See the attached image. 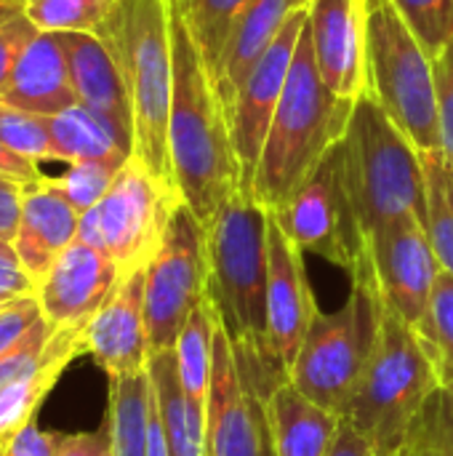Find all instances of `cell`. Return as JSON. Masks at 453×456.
<instances>
[{"label": "cell", "mask_w": 453, "mask_h": 456, "mask_svg": "<svg viewBox=\"0 0 453 456\" xmlns=\"http://www.w3.org/2000/svg\"><path fill=\"white\" fill-rule=\"evenodd\" d=\"M147 374L171 456H206V409L184 393L174 350L152 353Z\"/></svg>", "instance_id": "obj_24"}, {"label": "cell", "mask_w": 453, "mask_h": 456, "mask_svg": "<svg viewBox=\"0 0 453 456\" xmlns=\"http://www.w3.org/2000/svg\"><path fill=\"white\" fill-rule=\"evenodd\" d=\"M430 355L435 358L443 382L453 379V275L441 270L427 313L417 326Z\"/></svg>", "instance_id": "obj_33"}, {"label": "cell", "mask_w": 453, "mask_h": 456, "mask_svg": "<svg viewBox=\"0 0 453 456\" xmlns=\"http://www.w3.org/2000/svg\"><path fill=\"white\" fill-rule=\"evenodd\" d=\"M43 174H40V166L21 158L19 152H13L3 139H0V179H11L16 184H32L37 182Z\"/></svg>", "instance_id": "obj_45"}, {"label": "cell", "mask_w": 453, "mask_h": 456, "mask_svg": "<svg viewBox=\"0 0 453 456\" xmlns=\"http://www.w3.org/2000/svg\"><path fill=\"white\" fill-rule=\"evenodd\" d=\"M339 152L344 187L363 235L406 216L427 227L422 152L371 94L355 99Z\"/></svg>", "instance_id": "obj_6"}, {"label": "cell", "mask_w": 453, "mask_h": 456, "mask_svg": "<svg viewBox=\"0 0 453 456\" xmlns=\"http://www.w3.org/2000/svg\"><path fill=\"white\" fill-rule=\"evenodd\" d=\"M144 273L147 267L123 273L83 331L85 353L104 369L107 379L147 371L150 342L144 318Z\"/></svg>", "instance_id": "obj_16"}, {"label": "cell", "mask_w": 453, "mask_h": 456, "mask_svg": "<svg viewBox=\"0 0 453 456\" xmlns=\"http://www.w3.org/2000/svg\"><path fill=\"white\" fill-rule=\"evenodd\" d=\"M441 382V369L422 334L379 302L376 339L342 419L366 438L376 456H398Z\"/></svg>", "instance_id": "obj_5"}, {"label": "cell", "mask_w": 453, "mask_h": 456, "mask_svg": "<svg viewBox=\"0 0 453 456\" xmlns=\"http://www.w3.org/2000/svg\"><path fill=\"white\" fill-rule=\"evenodd\" d=\"M117 0H24V16L40 32H93Z\"/></svg>", "instance_id": "obj_32"}, {"label": "cell", "mask_w": 453, "mask_h": 456, "mask_svg": "<svg viewBox=\"0 0 453 456\" xmlns=\"http://www.w3.org/2000/svg\"><path fill=\"white\" fill-rule=\"evenodd\" d=\"M267 456H272V449H270V454H267Z\"/></svg>", "instance_id": "obj_51"}, {"label": "cell", "mask_w": 453, "mask_h": 456, "mask_svg": "<svg viewBox=\"0 0 453 456\" xmlns=\"http://www.w3.org/2000/svg\"><path fill=\"white\" fill-rule=\"evenodd\" d=\"M433 77H435V102H438V120H441V152L453 166V37L433 59Z\"/></svg>", "instance_id": "obj_38"}, {"label": "cell", "mask_w": 453, "mask_h": 456, "mask_svg": "<svg viewBox=\"0 0 453 456\" xmlns=\"http://www.w3.org/2000/svg\"><path fill=\"white\" fill-rule=\"evenodd\" d=\"M123 166L107 160H80V163H69V168L61 176H48V182L56 192H61L72 203L77 214H85L88 208L101 203V198L109 192Z\"/></svg>", "instance_id": "obj_34"}, {"label": "cell", "mask_w": 453, "mask_h": 456, "mask_svg": "<svg viewBox=\"0 0 453 456\" xmlns=\"http://www.w3.org/2000/svg\"><path fill=\"white\" fill-rule=\"evenodd\" d=\"M11 251H13V246L5 243V240H0V254H11Z\"/></svg>", "instance_id": "obj_49"}, {"label": "cell", "mask_w": 453, "mask_h": 456, "mask_svg": "<svg viewBox=\"0 0 453 456\" xmlns=\"http://www.w3.org/2000/svg\"><path fill=\"white\" fill-rule=\"evenodd\" d=\"M267 208L243 190L206 224L208 297L243 379L262 401L286 379L272 358L267 331Z\"/></svg>", "instance_id": "obj_1"}, {"label": "cell", "mask_w": 453, "mask_h": 456, "mask_svg": "<svg viewBox=\"0 0 453 456\" xmlns=\"http://www.w3.org/2000/svg\"><path fill=\"white\" fill-rule=\"evenodd\" d=\"M331 456H376L371 452V446L366 444V438H360L344 419H342V430L336 438V446Z\"/></svg>", "instance_id": "obj_46"}, {"label": "cell", "mask_w": 453, "mask_h": 456, "mask_svg": "<svg viewBox=\"0 0 453 456\" xmlns=\"http://www.w3.org/2000/svg\"><path fill=\"white\" fill-rule=\"evenodd\" d=\"M270 214V211H267ZM318 302L307 278L304 251L294 246L270 216L267 227V331L270 350L280 371L288 377L296 353L307 337Z\"/></svg>", "instance_id": "obj_15"}, {"label": "cell", "mask_w": 453, "mask_h": 456, "mask_svg": "<svg viewBox=\"0 0 453 456\" xmlns=\"http://www.w3.org/2000/svg\"><path fill=\"white\" fill-rule=\"evenodd\" d=\"M216 329H219V315H216V307H214L211 297L206 294V299L190 313V318L182 326V334H179V339L174 345L176 371H179L182 387L203 409L208 403Z\"/></svg>", "instance_id": "obj_28"}, {"label": "cell", "mask_w": 453, "mask_h": 456, "mask_svg": "<svg viewBox=\"0 0 453 456\" xmlns=\"http://www.w3.org/2000/svg\"><path fill=\"white\" fill-rule=\"evenodd\" d=\"M270 216L304 254L323 256L347 273L355 270L366 235L344 187L339 144L283 206L270 211Z\"/></svg>", "instance_id": "obj_10"}, {"label": "cell", "mask_w": 453, "mask_h": 456, "mask_svg": "<svg viewBox=\"0 0 453 456\" xmlns=\"http://www.w3.org/2000/svg\"><path fill=\"white\" fill-rule=\"evenodd\" d=\"M355 3H358V5H360V8H363V5H366V0H355Z\"/></svg>", "instance_id": "obj_50"}, {"label": "cell", "mask_w": 453, "mask_h": 456, "mask_svg": "<svg viewBox=\"0 0 453 456\" xmlns=\"http://www.w3.org/2000/svg\"><path fill=\"white\" fill-rule=\"evenodd\" d=\"M379 329V299L366 278L352 275V291L336 313L312 318L288 379L315 403L344 414Z\"/></svg>", "instance_id": "obj_8"}, {"label": "cell", "mask_w": 453, "mask_h": 456, "mask_svg": "<svg viewBox=\"0 0 453 456\" xmlns=\"http://www.w3.org/2000/svg\"><path fill=\"white\" fill-rule=\"evenodd\" d=\"M307 24V8L296 11L286 27L280 29L278 40L267 48V53L259 59V64L246 77L243 88L238 91V99L232 104V112L227 118L232 150L240 166V184L243 192L254 195V179L256 168L264 152V142L275 118V110L280 104L291 61L296 53V43L302 37V29Z\"/></svg>", "instance_id": "obj_13"}, {"label": "cell", "mask_w": 453, "mask_h": 456, "mask_svg": "<svg viewBox=\"0 0 453 456\" xmlns=\"http://www.w3.org/2000/svg\"><path fill=\"white\" fill-rule=\"evenodd\" d=\"M83 331L85 329H56V347L45 366L0 390V446H5L21 428L35 422L40 403L53 390L64 369L80 353H85Z\"/></svg>", "instance_id": "obj_25"}, {"label": "cell", "mask_w": 453, "mask_h": 456, "mask_svg": "<svg viewBox=\"0 0 453 456\" xmlns=\"http://www.w3.org/2000/svg\"><path fill=\"white\" fill-rule=\"evenodd\" d=\"M56 456H115L109 419L104 417L101 428L93 433L56 436Z\"/></svg>", "instance_id": "obj_41"}, {"label": "cell", "mask_w": 453, "mask_h": 456, "mask_svg": "<svg viewBox=\"0 0 453 456\" xmlns=\"http://www.w3.org/2000/svg\"><path fill=\"white\" fill-rule=\"evenodd\" d=\"M182 195L158 182L136 158L115 176L109 192L93 206L99 219L101 251L115 259L120 273L147 267Z\"/></svg>", "instance_id": "obj_12"}, {"label": "cell", "mask_w": 453, "mask_h": 456, "mask_svg": "<svg viewBox=\"0 0 453 456\" xmlns=\"http://www.w3.org/2000/svg\"><path fill=\"white\" fill-rule=\"evenodd\" d=\"M0 456H56V433H45L37 422H29L0 446Z\"/></svg>", "instance_id": "obj_42"}, {"label": "cell", "mask_w": 453, "mask_h": 456, "mask_svg": "<svg viewBox=\"0 0 453 456\" xmlns=\"http://www.w3.org/2000/svg\"><path fill=\"white\" fill-rule=\"evenodd\" d=\"M262 406L272 456H331L342 417L307 398L288 377L267 393Z\"/></svg>", "instance_id": "obj_22"}, {"label": "cell", "mask_w": 453, "mask_h": 456, "mask_svg": "<svg viewBox=\"0 0 453 456\" xmlns=\"http://www.w3.org/2000/svg\"><path fill=\"white\" fill-rule=\"evenodd\" d=\"M208 294L206 224L182 200L144 273V318L150 355L174 350L190 313Z\"/></svg>", "instance_id": "obj_9"}, {"label": "cell", "mask_w": 453, "mask_h": 456, "mask_svg": "<svg viewBox=\"0 0 453 456\" xmlns=\"http://www.w3.org/2000/svg\"><path fill=\"white\" fill-rule=\"evenodd\" d=\"M0 104L43 118L59 115L77 104L59 32H37L32 37L11 80L0 91Z\"/></svg>", "instance_id": "obj_23"}, {"label": "cell", "mask_w": 453, "mask_h": 456, "mask_svg": "<svg viewBox=\"0 0 453 456\" xmlns=\"http://www.w3.org/2000/svg\"><path fill=\"white\" fill-rule=\"evenodd\" d=\"M29 294H35V281L19 265L16 251L0 254V307Z\"/></svg>", "instance_id": "obj_43"}, {"label": "cell", "mask_w": 453, "mask_h": 456, "mask_svg": "<svg viewBox=\"0 0 453 456\" xmlns=\"http://www.w3.org/2000/svg\"><path fill=\"white\" fill-rule=\"evenodd\" d=\"M120 267L101 248L75 240L35 289L53 329H85L120 281Z\"/></svg>", "instance_id": "obj_17"}, {"label": "cell", "mask_w": 453, "mask_h": 456, "mask_svg": "<svg viewBox=\"0 0 453 456\" xmlns=\"http://www.w3.org/2000/svg\"><path fill=\"white\" fill-rule=\"evenodd\" d=\"M0 139L32 163H56L48 118L0 104Z\"/></svg>", "instance_id": "obj_35"}, {"label": "cell", "mask_w": 453, "mask_h": 456, "mask_svg": "<svg viewBox=\"0 0 453 456\" xmlns=\"http://www.w3.org/2000/svg\"><path fill=\"white\" fill-rule=\"evenodd\" d=\"M21 200H24V184H16L11 179H0V240L13 243L19 219H21Z\"/></svg>", "instance_id": "obj_44"}, {"label": "cell", "mask_w": 453, "mask_h": 456, "mask_svg": "<svg viewBox=\"0 0 453 456\" xmlns=\"http://www.w3.org/2000/svg\"><path fill=\"white\" fill-rule=\"evenodd\" d=\"M398 456H453V379L433 390Z\"/></svg>", "instance_id": "obj_31"}, {"label": "cell", "mask_w": 453, "mask_h": 456, "mask_svg": "<svg viewBox=\"0 0 453 456\" xmlns=\"http://www.w3.org/2000/svg\"><path fill=\"white\" fill-rule=\"evenodd\" d=\"M43 310L35 294L29 297H19L8 305L0 307V358L5 353H11L29 331L37 321H43Z\"/></svg>", "instance_id": "obj_39"}, {"label": "cell", "mask_w": 453, "mask_h": 456, "mask_svg": "<svg viewBox=\"0 0 453 456\" xmlns=\"http://www.w3.org/2000/svg\"><path fill=\"white\" fill-rule=\"evenodd\" d=\"M48 131L53 142V158L59 163L107 160L123 166L133 158V150L112 131V126L83 104L51 115Z\"/></svg>", "instance_id": "obj_26"}, {"label": "cell", "mask_w": 453, "mask_h": 456, "mask_svg": "<svg viewBox=\"0 0 453 456\" xmlns=\"http://www.w3.org/2000/svg\"><path fill=\"white\" fill-rule=\"evenodd\" d=\"M174 94L168 115V152L182 200L208 224L238 192L240 166L232 150L224 107L206 75L200 51L184 24L179 3L171 0Z\"/></svg>", "instance_id": "obj_2"}, {"label": "cell", "mask_w": 453, "mask_h": 456, "mask_svg": "<svg viewBox=\"0 0 453 456\" xmlns=\"http://www.w3.org/2000/svg\"><path fill=\"white\" fill-rule=\"evenodd\" d=\"M77 222L80 214L61 192L51 187L48 176L24 184L21 219L11 246L24 273L35 281V289L48 275L53 262L77 240Z\"/></svg>", "instance_id": "obj_19"}, {"label": "cell", "mask_w": 453, "mask_h": 456, "mask_svg": "<svg viewBox=\"0 0 453 456\" xmlns=\"http://www.w3.org/2000/svg\"><path fill=\"white\" fill-rule=\"evenodd\" d=\"M77 104L99 115L133 150V115L117 64L99 35L59 32Z\"/></svg>", "instance_id": "obj_20"}, {"label": "cell", "mask_w": 453, "mask_h": 456, "mask_svg": "<svg viewBox=\"0 0 453 456\" xmlns=\"http://www.w3.org/2000/svg\"><path fill=\"white\" fill-rule=\"evenodd\" d=\"M417 40L435 59L453 37V0H392Z\"/></svg>", "instance_id": "obj_36"}, {"label": "cell", "mask_w": 453, "mask_h": 456, "mask_svg": "<svg viewBox=\"0 0 453 456\" xmlns=\"http://www.w3.org/2000/svg\"><path fill=\"white\" fill-rule=\"evenodd\" d=\"M96 35L112 53L128 94L133 158L158 182L176 190L168 152L174 94L171 0H117Z\"/></svg>", "instance_id": "obj_3"}, {"label": "cell", "mask_w": 453, "mask_h": 456, "mask_svg": "<svg viewBox=\"0 0 453 456\" xmlns=\"http://www.w3.org/2000/svg\"><path fill=\"white\" fill-rule=\"evenodd\" d=\"M427 174V235L441 270L453 275V166L443 152H422Z\"/></svg>", "instance_id": "obj_30"}, {"label": "cell", "mask_w": 453, "mask_h": 456, "mask_svg": "<svg viewBox=\"0 0 453 456\" xmlns=\"http://www.w3.org/2000/svg\"><path fill=\"white\" fill-rule=\"evenodd\" d=\"M307 29L323 83L342 99L366 94L363 8L355 0H310Z\"/></svg>", "instance_id": "obj_18"}, {"label": "cell", "mask_w": 453, "mask_h": 456, "mask_svg": "<svg viewBox=\"0 0 453 456\" xmlns=\"http://www.w3.org/2000/svg\"><path fill=\"white\" fill-rule=\"evenodd\" d=\"M150 414L152 387L147 371L109 379L107 419L115 456H150Z\"/></svg>", "instance_id": "obj_27"}, {"label": "cell", "mask_w": 453, "mask_h": 456, "mask_svg": "<svg viewBox=\"0 0 453 456\" xmlns=\"http://www.w3.org/2000/svg\"><path fill=\"white\" fill-rule=\"evenodd\" d=\"M150 456H171L166 436H163V425L158 419V409L152 401V414H150Z\"/></svg>", "instance_id": "obj_47"}, {"label": "cell", "mask_w": 453, "mask_h": 456, "mask_svg": "<svg viewBox=\"0 0 453 456\" xmlns=\"http://www.w3.org/2000/svg\"><path fill=\"white\" fill-rule=\"evenodd\" d=\"M352 107L323 83L304 24L254 179V198L267 211L283 206L344 139Z\"/></svg>", "instance_id": "obj_4"}, {"label": "cell", "mask_w": 453, "mask_h": 456, "mask_svg": "<svg viewBox=\"0 0 453 456\" xmlns=\"http://www.w3.org/2000/svg\"><path fill=\"white\" fill-rule=\"evenodd\" d=\"M53 347H56V329L43 318L11 353L0 358V390L45 366Z\"/></svg>", "instance_id": "obj_37"}, {"label": "cell", "mask_w": 453, "mask_h": 456, "mask_svg": "<svg viewBox=\"0 0 453 456\" xmlns=\"http://www.w3.org/2000/svg\"><path fill=\"white\" fill-rule=\"evenodd\" d=\"M24 13V0H0V24Z\"/></svg>", "instance_id": "obj_48"}, {"label": "cell", "mask_w": 453, "mask_h": 456, "mask_svg": "<svg viewBox=\"0 0 453 456\" xmlns=\"http://www.w3.org/2000/svg\"><path fill=\"white\" fill-rule=\"evenodd\" d=\"M363 43L368 77L366 94L382 104L390 120L419 147V152H441L433 59L392 0H366Z\"/></svg>", "instance_id": "obj_7"}, {"label": "cell", "mask_w": 453, "mask_h": 456, "mask_svg": "<svg viewBox=\"0 0 453 456\" xmlns=\"http://www.w3.org/2000/svg\"><path fill=\"white\" fill-rule=\"evenodd\" d=\"M302 8H310V0H248L227 37V45L211 77L227 118L251 69L278 40L286 21Z\"/></svg>", "instance_id": "obj_21"}, {"label": "cell", "mask_w": 453, "mask_h": 456, "mask_svg": "<svg viewBox=\"0 0 453 456\" xmlns=\"http://www.w3.org/2000/svg\"><path fill=\"white\" fill-rule=\"evenodd\" d=\"M40 29L24 13H19V16H13V19L0 24V91L11 80L21 53L27 51V45L32 43V37Z\"/></svg>", "instance_id": "obj_40"}, {"label": "cell", "mask_w": 453, "mask_h": 456, "mask_svg": "<svg viewBox=\"0 0 453 456\" xmlns=\"http://www.w3.org/2000/svg\"><path fill=\"white\" fill-rule=\"evenodd\" d=\"M352 275L366 278L379 302L417 329L427 313L441 262L433 251L427 227L419 219L406 216L366 235L363 254L350 278Z\"/></svg>", "instance_id": "obj_11"}, {"label": "cell", "mask_w": 453, "mask_h": 456, "mask_svg": "<svg viewBox=\"0 0 453 456\" xmlns=\"http://www.w3.org/2000/svg\"><path fill=\"white\" fill-rule=\"evenodd\" d=\"M179 11L184 16V24L200 51L203 67L208 80L216 72V64L222 59V51L227 45V37L248 5V0H176Z\"/></svg>", "instance_id": "obj_29"}, {"label": "cell", "mask_w": 453, "mask_h": 456, "mask_svg": "<svg viewBox=\"0 0 453 456\" xmlns=\"http://www.w3.org/2000/svg\"><path fill=\"white\" fill-rule=\"evenodd\" d=\"M270 438L262 398L243 379L227 331L216 329L206 403V456H267Z\"/></svg>", "instance_id": "obj_14"}]
</instances>
